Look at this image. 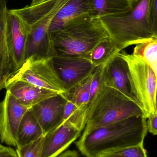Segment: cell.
<instances>
[{"label":"cell","mask_w":157,"mask_h":157,"mask_svg":"<svg viewBox=\"0 0 157 157\" xmlns=\"http://www.w3.org/2000/svg\"><path fill=\"white\" fill-rule=\"evenodd\" d=\"M143 115L129 117L82 135L76 145L85 157L143 144L147 133Z\"/></svg>","instance_id":"obj_1"},{"label":"cell","mask_w":157,"mask_h":157,"mask_svg":"<svg viewBox=\"0 0 157 157\" xmlns=\"http://www.w3.org/2000/svg\"><path fill=\"white\" fill-rule=\"evenodd\" d=\"M152 1L139 0L127 13L98 18L120 52L129 46L157 38V20L153 16Z\"/></svg>","instance_id":"obj_2"},{"label":"cell","mask_w":157,"mask_h":157,"mask_svg":"<svg viewBox=\"0 0 157 157\" xmlns=\"http://www.w3.org/2000/svg\"><path fill=\"white\" fill-rule=\"evenodd\" d=\"M108 37L98 18L79 20L51 37V56L84 57Z\"/></svg>","instance_id":"obj_3"},{"label":"cell","mask_w":157,"mask_h":157,"mask_svg":"<svg viewBox=\"0 0 157 157\" xmlns=\"http://www.w3.org/2000/svg\"><path fill=\"white\" fill-rule=\"evenodd\" d=\"M140 115H143V111L135 102L118 90L105 86L89 104L82 135L129 117Z\"/></svg>","instance_id":"obj_4"},{"label":"cell","mask_w":157,"mask_h":157,"mask_svg":"<svg viewBox=\"0 0 157 157\" xmlns=\"http://www.w3.org/2000/svg\"><path fill=\"white\" fill-rule=\"evenodd\" d=\"M60 9L57 0H47L33 5L13 9L29 26L25 60L33 55L51 58L49 27Z\"/></svg>","instance_id":"obj_5"},{"label":"cell","mask_w":157,"mask_h":157,"mask_svg":"<svg viewBox=\"0 0 157 157\" xmlns=\"http://www.w3.org/2000/svg\"><path fill=\"white\" fill-rule=\"evenodd\" d=\"M119 56L128 64L132 91L142 109L144 116L157 114V75L143 61L132 54L121 51Z\"/></svg>","instance_id":"obj_6"},{"label":"cell","mask_w":157,"mask_h":157,"mask_svg":"<svg viewBox=\"0 0 157 157\" xmlns=\"http://www.w3.org/2000/svg\"><path fill=\"white\" fill-rule=\"evenodd\" d=\"M51 58L30 56L11 75L5 87L15 81H22L59 94L64 93V89L53 68Z\"/></svg>","instance_id":"obj_7"},{"label":"cell","mask_w":157,"mask_h":157,"mask_svg":"<svg viewBox=\"0 0 157 157\" xmlns=\"http://www.w3.org/2000/svg\"><path fill=\"white\" fill-rule=\"evenodd\" d=\"M51 61L65 92L88 77L96 68L83 57L53 56Z\"/></svg>","instance_id":"obj_8"},{"label":"cell","mask_w":157,"mask_h":157,"mask_svg":"<svg viewBox=\"0 0 157 157\" xmlns=\"http://www.w3.org/2000/svg\"><path fill=\"white\" fill-rule=\"evenodd\" d=\"M29 109L6 90L4 99L0 103V139L2 143L16 147L17 134L19 124Z\"/></svg>","instance_id":"obj_9"},{"label":"cell","mask_w":157,"mask_h":157,"mask_svg":"<svg viewBox=\"0 0 157 157\" xmlns=\"http://www.w3.org/2000/svg\"><path fill=\"white\" fill-rule=\"evenodd\" d=\"M29 31V26L26 22L13 9L8 10L6 39L14 71L25 61L26 43Z\"/></svg>","instance_id":"obj_10"},{"label":"cell","mask_w":157,"mask_h":157,"mask_svg":"<svg viewBox=\"0 0 157 157\" xmlns=\"http://www.w3.org/2000/svg\"><path fill=\"white\" fill-rule=\"evenodd\" d=\"M66 99L62 94L46 99L29 109L39 123L44 135L57 128L64 121Z\"/></svg>","instance_id":"obj_11"},{"label":"cell","mask_w":157,"mask_h":157,"mask_svg":"<svg viewBox=\"0 0 157 157\" xmlns=\"http://www.w3.org/2000/svg\"><path fill=\"white\" fill-rule=\"evenodd\" d=\"M83 130L68 121L44 136L41 157H56L81 135Z\"/></svg>","instance_id":"obj_12"},{"label":"cell","mask_w":157,"mask_h":157,"mask_svg":"<svg viewBox=\"0 0 157 157\" xmlns=\"http://www.w3.org/2000/svg\"><path fill=\"white\" fill-rule=\"evenodd\" d=\"M102 76L106 86L118 90L140 107L132 91L128 64L119 54L103 67Z\"/></svg>","instance_id":"obj_13"},{"label":"cell","mask_w":157,"mask_h":157,"mask_svg":"<svg viewBox=\"0 0 157 157\" xmlns=\"http://www.w3.org/2000/svg\"><path fill=\"white\" fill-rule=\"evenodd\" d=\"M90 17L91 0H70L52 20L49 29L50 39L52 36L70 24Z\"/></svg>","instance_id":"obj_14"},{"label":"cell","mask_w":157,"mask_h":157,"mask_svg":"<svg viewBox=\"0 0 157 157\" xmlns=\"http://www.w3.org/2000/svg\"><path fill=\"white\" fill-rule=\"evenodd\" d=\"M18 101L29 109L40 101L59 93L22 81H17L6 86Z\"/></svg>","instance_id":"obj_15"},{"label":"cell","mask_w":157,"mask_h":157,"mask_svg":"<svg viewBox=\"0 0 157 157\" xmlns=\"http://www.w3.org/2000/svg\"><path fill=\"white\" fill-rule=\"evenodd\" d=\"M136 3L131 0H91V17L127 13Z\"/></svg>","instance_id":"obj_16"},{"label":"cell","mask_w":157,"mask_h":157,"mask_svg":"<svg viewBox=\"0 0 157 157\" xmlns=\"http://www.w3.org/2000/svg\"><path fill=\"white\" fill-rule=\"evenodd\" d=\"M44 136L41 126L29 109L19 124L17 134L16 147L24 146Z\"/></svg>","instance_id":"obj_17"},{"label":"cell","mask_w":157,"mask_h":157,"mask_svg":"<svg viewBox=\"0 0 157 157\" xmlns=\"http://www.w3.org/2000/svg\"><path fill=\"white\" fill-rule=\"evenodd\" d=\"M120 51L108 37L100 41L90 52L84 56L95 67L105 66Z\"/></svg>","instance_id":"obj_18"},{"label":"cell","mask_w":157,"mask_h":157,"mask_svg":"<svg viewBox=\"0 0 157 157\" xmlns=\"http://www.w3.org/2000/svg\"><path fill=\"white\" fill-rule=\"evenodd\" d=\"M92 74L81 83L68 91L62 93L65 99L77 107L88 109L90 102V83Z\"/></svg>","instance_id":"obj_19"},{"label":"cell","mask_w":157,"mask_h":157,"mask_svg":"<svg viewBox=\"0 0 157 157\" xmlns=\"http://www.w3.org/2000/svg\"><path fill=\"white\" fill-rule=\"evenodd\" d=\"M133 55L146 63L157 75V38L136 44Z\"/></svg>","instance_id":"obj_20"},{"label":"cell","mask_w":157,"mask_h":157,"mask_svg":"<svg viewBox=\"0 0 157 157\" xmlns=\"http://www.w3.org/2000/svg\"><path fill=\"white\" fill-rule=\"evenodd\" d=\"M88 111V109L77 107L72 101L66 99L64 111V121H68L84 131L86 124Z\"/></svg>","instance_id":"obj_21"},{"label":"cell","mask_w":157,"mask_h":157,"mask_svg":"<svg viewBox=\"0 0 157 157\" xmlns=\"http://www.w3.org/2000/svg\"><path fill=\"white\" fill-rule=\"evenodd\" d=\"M96 157H148L143 144L105 152Z\"/></svg>","instance_id":"obj_22"},{"label":"cell","mask_w":157,"mask_h":157,"mask_svg":"<svg viewBox=\"0 0 157 157\" xmlns=\"http://www.w3.org/2000/svg\"><path fill=\"white\" fill-rule=\"evenodd\" d=\"M44 136L24 146L17 147L18 157H41Z\"/></svg>","instance_id":"obj_23"},{"label":"cell","mask_w":157,"mask_h":157,"mask_svg":"<svg viewBox=\"0 0 157 157\" xmlns=\"http://www.w3.org/2000/svg\"><path fill=\"white\" fill-rule=\"evenodd\" d=\"M147 132L154 136L157 134V113L151 114L146 119Z\"/></svg>","instance_id":"obj_24"},{"label":"cell","mask_w":157,"mask_h":157,"mask_svg":"<svg viewBox=\"0 0 157 157\" xmlns=\"http://www.w3.org/2000/svg\"><path fill=\"white\" fill-rule=\"evenodd\" d=\"M0 157H18L16 152L11 147H4L0 149Z\"/></svg>","instance_id":"obj_25"},{"label":"cell","mask_w":157,"mask_h":157,"mask_svg":"<svg viewBox=\"0 0 157 157\" xmlns=\"http://www.w3.org/2000/svg\"><path fill=\"white\" fill-rule=\"evenodd\" d=\"M56 157H79L78 152L75 150H68L63 152Z\"/></svg>","instance_id":"obj_26"},{"label":"cell","mask_w":157,"mask_h":157,"mask_svg":"<svg viewBox=\"0 0 157 157\" xmlns=\"http://www.w3.org/2000/svg\"><path fill=\"white\" fill-rule=\"evenodd\" d=\"M46 1H47V0H31V3L30 5H33L36 4Z\"/></svg>","instance_id":"obj_27"},{"label":"cell","mask_w":157,"mask_h":157,"mask_svg":"<svg viewBox=\"0 0 157 157\" xmlns=\"http://www.w3.org/2000/svg\"><path fill=\"white\" fill-rule=\"evenodd\" d=\"M4 147V146H3L2 145L0 144V149H2V148Z\"/></svg>","instance_id":"obj_28"},{"label":"cell","mask_w":157,"mask_h":157,"mask_svg":"<svg viewBox=\"0 0 157 157\" xmlns=\"http://www.w3.org/2000/svg\"><path fill=\"white\" fill-rule=\"evenodd\" d=\"M131 1H133V2H137L139 0H131Z\"/></svg>","instance_id":"obj_29"},{"label":"cell","mask_w":157,"mask_h":157,"mask_svg":"<svg viewBox=\"0 0 157 157\" xmlns=\"http://www.w3.org/2000/svg\"><path fill=\"white\" fill-rule=\"evenodd\" d=\"M1 112H0V123H1Z\"/></svg>","instance_id":"obj_30"}]
</instances>
